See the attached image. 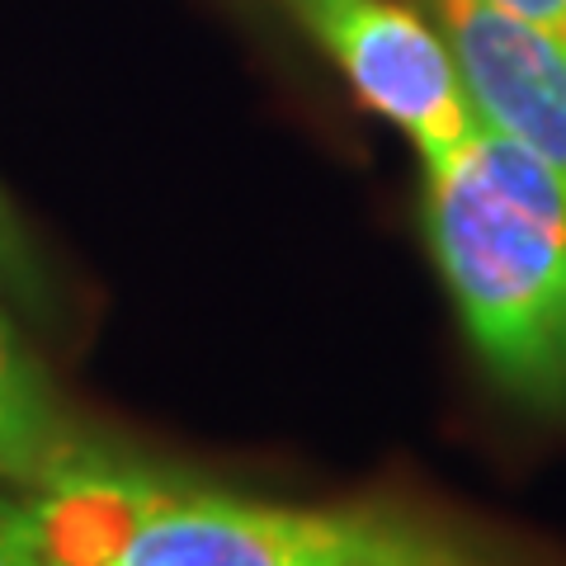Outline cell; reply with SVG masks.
Wrapping results in <instances>:
<instances>
[{
    "label": "cell",
    "instance_id": "cell-1",
    "mask_svg": "<svg viewBox=\"0 0 566 566\" xmlns=\"http://www.w3.org/2000/svg\"><path fill=\"white\" fill-rule=\"evenodd\" d=\"M20 501L43 566H562L424 510L274 505L128 453Z\"/></svg>",
    "mask_w": 566,
    "mask_h": 566
},
{
    "label": "cell",
    "instance_id": "cell-2",
    "mask_svg": "<svg viewBox=\"0 0 566 566\" xmlns=\"http://www.w3.org/2000/svg\"><path fill=\"white\" fill-rule=\"evenodd\" d=\"M424 241L458 326L501 397L566 420V193L534 151L482 123L424 166Z\"/></svg>",
    "mask_w": 566,
    "mask_h": 566
},
{
    "label": "cell",
    "instance_id": "cell-3",
    "mask_svg": "<svg viewBox=\"0 0 566 566\" xmlns=\"http://www.w3.org/2000/svg\"><path fill=\"white\" fill-rule=\"evenodd\" d=\"M307 39L340 66L349 91L420 151L424 166L453 156L482 128L449 39L392 0H279Z\"/></svg>",
    "mask_w": 566,
    "mask_h": 566
},
{
    "label": "cell",
    "instance_id": "cell-4",
    "mask_svg": "<svg viewBox=\"0 0 566 566\" xmlns=\"http://www.w3.org/2000/svg\"><path fill=\"white\" fill-rule=\"evenodd\" d=\"M434 24L482 118L524 142L566 193V52L491 0H434Z\"/></svg>",
    "mask_w": 566,
    "mask_h": 566
},
{
    "label": "cell",
    "instance_id": "cell-5",
    "mask_svg": "<svg viewBox=\"0 0 566 566\" xmlns=\"http://www.w3.org/2000/svg\"><path fill=\"white\" fill-rule=\"evenodd\" d=\"M118 453L76 416L20 322L0 307V491L39 495Z\"/></svg>",
    "mask_w": 566,
    "mask_h": 566
},
{
    "label": "cell",
    "instance_id": "cell-6",
    "mask_svg": "<svg viewBox=\"0 0 566 566\" xmlns=\"http://www.w3.org/2000/svg\"><path fill=\"white\" fill-rule=\"evenodd\" d=\"M0 293L14 297L20 307H48V274L33 251V237L24 232L20 212L0 193Z\"/></svg>",
    "mask_w": 566,
    "mask_h": 566
},
{
    "label": "cell",
    "instance_id": "cell-7",
    "mask_svg": "<svg viewBox=\"0 0 566 566\" xmlns=\"http://www.w3.org/2000/svg\"><path fill=\"white\" fill-rule=\"evenodd\" d=\"M0 566H43L39 547L29 538V520H24V501L10 491H0Z\"/></svg>",
    "mask_w": 566,
    "mask_h": 566
},
{
    "label": "cell",
    "instance_id": "cell-8",
    "mask_svg": "<svg viewBox=\"0 0 566 566\" xmlns=\"http://www.w3.org/2000/svg\"><path fill=\"white\" fill-rule=\"evenodd\" d=\"M491 6H501L510 20L528 24L547 43H557L566 52V0H491Z\"/></svg>",
    "mask_w": 566,
    "mask_h": 566
}]
</instances>
